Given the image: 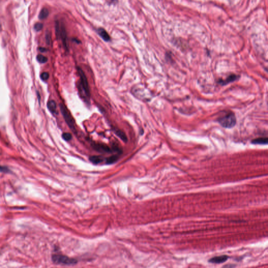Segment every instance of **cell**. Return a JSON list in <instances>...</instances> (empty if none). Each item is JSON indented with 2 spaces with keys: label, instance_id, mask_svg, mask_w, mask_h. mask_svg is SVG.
<instances>
[{
  "label": "cell",
  "instance_id": "ffe728a7",
  "mask_svg": "<svg viewBox=\"0 0 268 268\" xmlns=\"http://www.w3.org/2000/svg\"><path fill=\"white\" fill-rule=\"evenodd\" d=\"M46 40L48 45H50L51 42V36L49 33H47L46 34Z\"/></svg>",
  "mask_w": 268,
  "mask_h": 268
},
{
  "label": "cell",
  "instance_id": "52a82bcc",
  "mask_svg": "<svg viewBox=\"0 0 268 268\" xmlns=\"http://www.w3.org/2000/svg\"><path fill=\"white\" fill-rule=\"evenodd\" d=\"M59 38L61 39L64 46L67 50H68V37L66 32V28L64 24H60V32Z\"/></svg>",
  "mask_w": 268,
  "mask_h": 268
},
{
  "label": "cell",
  "instance_id": "9a60e30c",
  "mask_svg": "<svg viewBox=\"0 0 268 268\" xmlns=\"http://www.w3.org/2000/svg\"><path fill=\"white\" fill-rule=\"evenodd\" d=\"M118 159V156L116 155H112L106 159V163L107 164H112L116 162Z\"/></svg>",
  "mask_w": 268,
  "mask_h": 268
},
{
  "label": "cell",
  "instance_id": "7a4b0ae2",
  "mask_svg": "<svg viewBox=\"0 0 268 268\" xmlns=\"http://www.w3.org/2000/svg\"><path fill=\"white\" fill-rule=\"evenodd\" d=\"M59 106H60L61 113L62 114V116L64 117L66 123L67 124V125L70 128L71 130H72L73 132H76L75 121L74 120L73 117L71 115L70 112H69L68 108L66 107V106L64 105V104H60Z\"/></svg>",
  "mask_w": 268,
  "mask_h": 268
},
{
  "label": "cell",
  "instance_id": "9c48e42d",
  "mask_svg": "<svg viewBox=\"0 0 268 268\" xmlns=\"http://www.w3.org/2000/svg\"><path fill=\"white\" fill-rule=\"evenodd\" d=\"M97 33L100 37L105 42H109L111 38L108 35V33L103 28H99L97 30Z\"/></svg>",
  "mask_w": 268,
  "mask_h": 268
},
{
  "label": "cell",
  "instance_id": "30bf717a",
  "mask_svg": "<svg viewBox=\"0 0 268 268\" xmlns=\"http://www.w3.org/2000/svg\"><path fill=\"white\" fill-rule=\"evenodd\" d=\"M268 143V137H258L252 141V143L254 145H267Z\"/></svg>",
  "mask_w": 268,
  "mask_h": 268
},
{
  "label": "cell",
  "instance_id": "5bb4252c",
  "mask_svg": "<svg viewBox=\"0 0 268 268\" xmlns=\"http://www.w3.org/2000/svg\"><path fill=\"white\" fill-rule=\"evenodd\" d=\"M48 15H49V11H48V9H46V8H43L40 11V13L39 14L38 17L40 19L42 20V19H46L47 17L48 16Z\"/></svg>",
  "mask_w": 268,
  "mask_h": 268
},
{
  "label": "cell",
  "instance_id": "277c9868",
  "mask_svg": "<svg viewBox=\"0 0 268 268\" xmlns=\"http://www.w3.org/2000/svg\"><path fill=\"white\" fill-rule=\"evenodd\" d=\"M77 70H78V73L80 77L81 86L83 90V92L86 97H89L90 96V92L89 86L87 78L85 75L84 71L82 70V69L80 68V67H78Z\"/></svg>",
  "mask_w": 268,
  "mask_h": 268
},
{
  "label": "cell",
  "instance_id": "e0dca14e",
  "mask_svg": "<svg viewBox=\"0 0 268 268\" xmlns=\"http://www.w3.org/2000/svg\"><path fill=\"white\" fill-rule=\"evenodd\" d=\"M62 138L66 141H69L72 139V135L69 133H64L62 135Z\"/></svg>",
  "mask_w": 268,
  "mask_h": 268
},
{
  "label": "cell",
  "instance_id": "5b68a950",
  "mask_svg": "<svg viewBox=\"0 0 268 268\" xmlns=\"http://www.w3.org/2000/svg\"><path fill=\"white\" fill-rule=\"evenodd\" d=\"M92 147L94 150L100 152V153H111L112 149L108 146L105 144L100 143H92Z\"/></svg>",
  "mask_w": 268,
  "mask_h": 268
},
{
  "label": "cell",
  "instance_id": "4fadbf2b",
  "mask_svg": "<svg viewBox=\"0 0 268 268\" xmlns=\"http://www.w3.org/2000/svg\"><path fill=\"white\" fill-rule=\"evenodd\" d=\"M90 160L91 162H92L94 164H99L100 163H101L103 161V158L101 156H98V155H93L91 156L90 158Z\"/></svg>",
  "mask_w": 268,
  "mask_h": 268
},
{
  "label": "cell",
  "instance_id": "6da1fadb",
  "mask_svg": "<svg viewBox=\"0 0 268 268\" xmlns=\"http://www.w3.org/2000/svg\"><path fill=\"white\" fill-rule=\"evenodd\" d=\"M217 121L222 127L226 128H231L234 127L237 122L235 115L231 111L227 112L226 114L221 116L218 118Z\"/></svg>",
  "mask_w": 268,
  "mask_h": 268
},
{
  "label": "cell",
  "instance_id": "8fae6325",
  "mask_svg": "<svg viewBox=\"0 0 268 268\" xmlns=\"http://www.w3.org/2000/svg\"><path fill=\"white\" fill-rule=\"evenodd\" d=\"M47 107L50 112L52 114H56L57 111V105L56 102L54 100H50L47 103Z\"/></svg>",
  "mask_w": 268,
  "mask_h": 268
},
{
  "label": "cell",
  "instance_id": "ac0fdd59",
  "mask_svg": "<svg viewBox=\"0 0 268 268\" xmlns=\"http://www.w3.org/2000/svg\"><path fill=\"white\" fill-rule=\"evenodd\" d=\"M49 73L46 72H42L40 75V78L42 79V80H43L44 81H47L49 79Z\"/></svg>",
  "mask_w": 268,
  "mask_h": 268
},
{
  "label": "cell",
  "instance_id": "8992f818",
  "mask_svg": "<svg viewBox=\"0 0 268 268\" xmlns=\"http://www.w3.org/2000/svg\"><path fill=\"white\" fill-rule=\"evenodd\" d=\"M239 78V75H236L235 74H231V75H228V77L225 79H219L217 81V83L222 86H224L227 85L230 83L233 82L237 80Z\"/></svg>",
  "mask_w": 268,
  "mask_h": 268
},
{
  "label": "cell",
  "instance_id": "ba28073f",
  "mask_svg": "<svg viewBox=\"0 0 268 268\" xmlns=\"http://www.w3.org/2000/svg\"><path fill=\"white\" fill-rule=\"evenodd\" d=\"M229 258V257L226 255H223L221 256L215 257L209 259V262L212 264H222L226 262Z\"/></svg>",
  "mask_w": 268,
  "mask_h": 268
},
{
  "label": "cell",
  "instance_id": "44dd1931",
  "mask_svg": "<svg viewBox=\"0 0 268 268\" xmlns=\"http://www.w3.org/2000/svg\"><path fill=\"white\" fill-rule=\"evenodd\" d=\"M0 171L6 172L9 171V169H7V168H5V167H2V166H0Z\"/></svg>",
  "mask_w": 268,
  "mask_h": 268
},
{
  "label": "cell",
  "instance_id": "7402d4cb",
  "mask_svg": "<svg viewBox=\"0 0 268 268\" xmlns=\"http://www.w3.org/2000/svg\"><path fill=\"white\" fill-rule=\"evenodd\" d=\"M39 49L40 52H46V51H47V49H46L45 48H42H42L40 47V48H39Z\"/></svg>",
  "mask_w": 268,
  "mask_h": 268
},
{
  "label": "cell",
  "instance_id": "7c38bea8",
  "mask_svg": "<svg viewBox=\"0 0 268 268\" xmlns=\"http://www.w3.org/2000/svg\"><path fill=\"white\" fill-rule=\"evenodd\" d=\"M114 132L115 133V134L118 136L119 138H120L123 141H124V142H127V138L126 134L124 133V132L122 131L121 130H118V129H117V128H114Z\"/></svg>",
  "mask_w": 268,
  "mask_h": 268
},
{
  "label": "cell",
  "instance_id": "2e32d148",
  "mask_svg": "<svg viewBox=\"0 0 268 268\" xmlns=\"http://www.w3.org/2000/svg\"><path fill=\"white\" fill-rule=\"evenodd\" d=\"M37 60L41 64H45L48 60V58L44 56L42 54H38L37 56Z\"/></svg>",
  "mask_w": 268,
  "mask_h": 268
},
{
  "label": "cell",
  "instance_id": "3957f363",
  "mask_svg": "<svg viewBox=\"0 0 268 268\" xmlns=\"http://www.w3.org/2000/svg\"><path fill=\"white\" fill-rule=\"evenodd\" d=\"M52 260L54 264L66 266L73 265L77 263V261L75 259L60 254H54L52 256Z\"/></svg>",
  "mask_w": 268,
  "mask_h": 268
},
{
  "label": "cell",
  "instance_id": "d6986e66",
  "mask_svg": "<svg viewBox=\"0 0 268 268\" xmlns=\"http://www.w3.org/2000/svg\"><path fill=\"white\" fill-rule=\"evenodd\" d=\"M43 28V24L40 23H37L35 24L34 26V29L37 32L41 31Z\"/></svg>",
  "mask_w": 268,
  "mask_h": 268
}]
</instances>
